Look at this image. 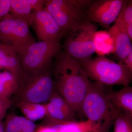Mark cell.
Masks as SVG:
<instances>
[{
    "instance_id": "cell-1",
    "label": "cell",
    "mask_w": 132,
    "mask_h": 132,
    "mask_svg": "<svg viewBox=\"0 0 132 132\" xmlns=\"http://www.w3.org/2000/svg\"><path fill=\"white\" fill-rule=\"evenodd\" d=\"M55 89L76 114L81 107L90 82L79 61L64 52L55 57L52 72Z\"/></svg>"
},
{
    "instance_id": "cell-2",
    "label": "cell",
    "mask_w": 132,
    "mask_h": 132,
    "mask_svg": "<svg viewBox=\"0 0 132 132\" xmlns=\"http://www.w3.org/2000/svg\"><path fill=\"white\" fill-rule=\"evenodd\" d=\"M81 112L88 120L100 127L101 132H109L120 112L109 100L104 85L96 81L90 83Z\"/></svg>"
},
{
    "instance_id": "cell-3",
    "label": "cell",
    "mask_w": 132,
    "mask_h": 132,
    "mask_svg": "<svg viewBox=\"0 0 132 132\" xmlns=\"http://www.w3.org/2000/svg\"><path fill=\"white\" fill-rule=\"evenodd\" d=\"M88 78L103 85L129 86L132 72L125 64H118L104 56L79 61Z\"/></svg>"
},
{
    "instance_id": "cell-4",
    "label": "cell",
    "mask_w": 132,
    "mask_h": 132,
    "mask_svg": "<svg viewBox=\"0 0 132 132\" xmlns=\"http://www.w3.org/2000/svg\"><path fill=\"white\" fill-rule=\"evenodd\" d=\"M50 68L31 73H22L14 95L18 102L40 104L48 101L55 93Z\"/></svg>"
},
{
    "instance_id": "cell-5",
    "label": "cell",
    "mask_w": 132,
    "mask_h": 132,
    "mask_svg": "<svg viewBox=\"0 0 132 132\" xmlns=\"http://www.w3.org/2000/svg\"><path fill=\"white\" fill-rule=\"evenodd\" d=\"M91 0H46L44 9L55 20L63 36L87 20V9Z\"/></svg>"
},
{
    "instance_id": "cell-6",
    "label": "cell",
    "mask_w": 132,
    "mask_h": 132,
    "mask_svg": "<svg viewBox=\"0 0 132 132\" xmlns=\"http://www.w3.org/2000/svg\"><path fill=\"white\" fill-rule=\"evenodd\" d=\"M61 38L35 42L21 56L23 73L50 68L52 60L61 52Z\"/></svg>"
},
{
    "instance_id": "cell-7",
    "label": "cell",
    "mask_w": 132,
    "mask_h": 132,
    "mask_svg": "<svg viewBox=\"0 0 132 132\" xmlns=\"http://www.w3.org/2000/svg\"><path fill=\"white\" fill-rule=\"evenodd\" d=\"M97 30L94 23L86 21L67 35L64 52L78 61L91 59L97 48L94 39Z\"/></svg>"
},
{
    "instance_id": "cell-8",
    "label": "cell",
    "mask_w": 132,
    "mask_h": 132,
    "mask_svg": "<svg viewBox=\"0 0 132 132\" xmlns=\"http://www.w3.org/2000/svg\"><path fill=\"white\" fill-rule=\"evenodd\" d=\"M29 26L27 21L9 13L0 20V42L14 48L21 57L35 42Z\"/></svg>"
},
{
    "instance_id": "cell-9",
    "label": "cell",
    "mask_w": 132,
    "mask_h": 132,
    "mask_svg": "<svg viewBox=\"0 0 132 132\" xmlns=\"http://www.w3.org/2000/svg\"><path fill=\"white\" fill-rule=\"evenodd\" d=\"M124 2L125 0L92 1L87 9V20L108 30L118 17Z\"/></svg>"
},
{
    "instance_id": "cell-10",
    "label": "cell",
    "mask_w": 132,
    "mask_h": 132,
    "mask_svg": "<svg viewBox=\"0 0 132 132\" xmlns=\"http://www.w3.org/2000/svg\"><path fill=\"white\" fill-rule=\"evenodd\" d=\"M40 41L54 39L63 37L59 25L45 9L33 11L28 21Z\"/></svg>"
},
{
    "instance_id": "cell-11",
    "label": "cell",
    "mask_w": 132,
    "mask_h": 132,
    "mask_svg": "<svg viewBox=\"0 0 132 132\" xmlns=\"http://www.w3.org/2000/svg\"><path fill=\"white\" fill-rule=\"evenodd\" d=\"M46 125L51 126L75 121L76 112L71 105L55 92L45 104Z\"/></svg>"
},
{
    "instance_id": "cell-12",
    "label": "cell",
    "mask_w": 132,
    "mask_h": 132,
    "mask_svg": "<svg viewBox=\"0 0 132 132\" xmlns=\"http://www.w3.org/2000/svg\"><path fill=\"white\" fill-rule=\"evenodd\" d=\"M2 68L14 74L19 78L22 75L21 57L14 48L0 45V69Z\"/></svg>"
},
{
    "instance_id": "cell-13",
    "label": "cell",
    "mask_w": 132,
    "mask_h": 132,
    "mask_svg": "<svg viewBox=\"0 0 132 132\" xmlns=\"http://www.w3.org/2000/svg\"><path fill=\"white\" fill-rule=\"evenodd\" d=\"M108 30L113 41L115 55L122 60L132 51V40L122 27L116 22Z\"/></svg>"
},
{
    "instance_id": "cell-14",
    "label": "cell",
    "mask_w": 132,
    "mask_h": 132,
    "mask_svg": "<svg viewBox=\"0 0 132 132\" xmlns=\"http://www.w3.org/2000/svg\"><path fill=\"white\" fill-rule=\"evenodd\" d=\"M109 100L120 112L132 115V87H124L118 91L106 90Z\"/></svg>"
},
{
    "instance_id": "cell-15",
    "label": "cell",
    "mask_w": 132,
    "mask_h": 132,
    "mask_svg": "<svg viewBox=\"0 0 132 132\" xmlns=\"http://www.w3.org/2000/svg\"><path fill=\"white\" fill-rule=\"evenodd\" d=\"M51 127L54 132H101L100 127L88 120L80 122L72 121Z\"/></svg>"
},
{
    "instance_id": "cell-16",
    "label": "cell",
    "mask_w": 132,
    "mask_h": 132,
    "mask_svg": "<svg viewBox=\"0 0 132 132\" xmlns=\"http://www.w3.org/2000/svg\"><path fill=\"white\" fill-rule=\"evenodd\" d=\"M19 78L8 71L0 73V97L10 99L18 90Z\"/></svg>"
},
{
    "instance_id": "cell-17",
    "label": "cell",
    "mask_w": 132,
    "mask_h": 132,
    "mask_svg": "<svg viewBox=\"0 0 132 132\" xmlns=\"http://www.w3.org/2000/svg\"><path fill=\"white\" fill-rule=\"evenodd\" d=\"M16 106L29 120L36 121L45 118L46 115V109L45 105L38 103L17 102Z\"/></svg>"
},
{
    "instance_id": "cell-18",
    "label": "cell",
    "mask_w": 132,
    "mask_h": 132,
    "mask_svg": "<svg viewBox=\"0 0 132 132\" xmlns=\"http://www.w3.org/2000/svg\"><path fill=\"white\" fill-rule=\"evenodd\" d=\"M114 22L122 27L132 40V0L125 1L119 15Z\"/></svg>"
},
{
    "instance_id": "cell-19",
    "label": "cell",
    "mask_w": 132,
    "mask_h": 132,
    "mask_svg": "<svg viewBox=\"0 0 132 132\" xmlns=\"http://www.w3.org/2000/svg\"><path fill=\"white\" fill-rule=\"evenodd\" d=\"M32 10L28 0H10V13L15 16L28 22Z\"/></svg>"
},
{
    "instance_id": "cell-20",
    "label": "cell",
    "mask_w": 132,
    "mask_h": 132,
    "mask_svg": "<svg viewBox=\"0 0 132 132\" xmlns=\"http://www.w3.org/2000/svg\"><path fill=\"white\" fill-rule=\"evenodd\" d=\"M27 119L14 113L9 114L5 121L4 132H20Z\"/></svg>"
},
{
    "instance_id": "cell-21",
    "label": "cell",
    "mask_w": 132,
    "mask_h": 132,
    "mask_svg": "<svg viewBox=\"0 0 132 132\" xmlns=\"http://www.w3.org/2000/svg\"><path fill=\"white\" fill-rule=\"evenodd\" d=\"M114 124V132H132V115L120 112Z\"/></svg>"
},
{
    "instance_id": "cell-22",
    "label": "cell",
    "mask_w": 132,
    "mask_h": 132,
    "mask_svg": "<svg viewBox=\"0 0 132 132\" xmlns=\"http://www.w3.org/2000/svg\"><path fill=\"white\" fill-rule=\"evenodd\" d=\"M12 102L10 99L0 97V120L5 117L8 109L11 106Z\"/></svg>"
},
{
    "instance_id": "cell-23",
    "label": "cell",
    "mask_w": 132,
    "mask_h": 132,
    "mask_svg": "<svg viewBox=\"0 0 132 132\" xmlns=\"http://www.w3.org/2000/svg\"><path fill=\"white\" fill-rule=\"evenodd\" d=\"M10 0H0V20L10 13Z\"/></svg>"
},
{
    "instance_id": "cell-24",
    "label": "cell",
    "mask_w": 132,
    "mask_h": 132,
    "mask_svg": "<svg viewBox=\"0 0 132 132\" xmlns=\"http://www.w3.org/2000/svg\"><path fill=\"white\" fill-rule=\"evenodd\" d=\"M31 8L34 11H40L44 9L46 0H28Z\"/></svg>"
},
{
    "instance_id": "cell-25",
    "label": "cell",
    "mask_w": 132,
    "mask_h": 132,
    "mask_svg": "<svg viewBox=\"0 0 132 132\" xmlns=\"http://www.w3.org/2000/svg\"><path fill=\"white\" fill-rule=\"evenodd\" d=\"M36 127V125L34 121L27 119L20 132H34Z\"/></svg>"
},
{
    "instance_id": "cell-26",
    "label": "cell",
    "mask_w": 132,
    "mask_h": 132,
    "mask_svg": "<svg viewBox=\"0 0 132 132\" xmlns=\"http://www.w3.org/2000/svg\"><path fill=\"white\" fill-rule=\"evenodd\" d=\"M125 65L132 72V51L122 60Z\"/></svg>"
},
{
    "instance_id": "cell-27",
    "label": "cell",
    "mask_w": 132,
    "mask_h": 132,
    "mask_svg": "<svg viewBox=\"0 0 132 132\" xmlns=\"http://www.w3.org/2000/svg\"><path fill=\"white\" fill-rule=\"evenodd\" d=\"M34 132H54V131L51 126L45 125L36 127Z\"/></svg>"
},
{
    "instance_id": "cell-28",
    "label": "cell",
    "mask_w": 132,
    "mask_h": 132,
    "mask_svg": "<svg viewBox=\"0 0 132 132\" xmlns=\"http://www.w3.org/2000/svg\"><path fill=\"white\" fill-rule=\"evenodd\" d=\"M5 130V124L2 120H0V132H4Z\"/></svg>"
},
{
    "instance_id": "cell-29",
    "label": "cell",
    "mask_w": 132,
    "mask_h": 132,
    "mask_svg": "<svg viewBox=\"0 0 132 132\" xmlns=\"http://www.w3.org/2000/svg\"><path fill=\"white\" fill-rule=\"evenodd\" d=\"M1 44H2L1 43V42H0V45H1Z\"/></svg>"
},
{
    "instance_id": "cell-30",
    "label": "cell",
    "mask_w": 132,
    "mask_h": 132,
    "mask_svg": "<svg viewBox=\"0 0 132 132\" xmlns=\"http://www.w3.org/2000/svg\"><path fill=\"white\" fill-rule=\"evenodd\" d=\"M0 73H1V72H0Z\"/></svg>"
}]
</instances>
